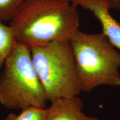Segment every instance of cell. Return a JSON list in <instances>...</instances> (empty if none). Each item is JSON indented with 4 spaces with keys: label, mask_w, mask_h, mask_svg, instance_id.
Segmentation results:
<instances>
[{
    "label": "cell",
    "mask_w": 120,
    "mask_h": 120,
    "mask_svg": "<svg viewBox=\"0 0 120 120\" xmlns=\"http://www.w3.org/2000/svg\"><path fill=\"white\" fill-rule=\"evenodd\" d=\"M80 15L71 2L26 0L10 21L17 42L30 48L69 40L79 29Z\"/></svg>",
    "instance_id": "1"
},
{
    "label": "cell",
    "mask_w": 120,
    "mask_h": 120,
    "mask_svg": "<svg viewBox=\"0 0 120 120\" xmlns=\"http://www.w3.org/2000/svg\"><path fill=\"white\" fill-rule=\"evenodd\" d=\"M82 92L102 86L120 87V52L102 33L79 29L69 39Z\"/></svg>",
    "instance_id": "2"
},
{
    "label": "cell",
    "mask_w": 120,
    "mask_h": 120,
    "mask_svg": "<svg viewBox=\"0 0 120 120\" xmlns=\"http://www.w3.org/2000/svg\"><path fill=\"white\" fill-rule=\"evenodd\" d=\"M49 102L37 74L31 49L17 42L0 73V105L7 109L45 108Z\"/></svg>",
    "instance_id": "3"
},
{
    "label": "cell",
    "mask_w": 120,
    "mask_h": 120,
    "mask_svg": "<svg viewBox=\"0 0 120 120\" xmlns=\"http://www.w3.org/2000/svg\"><path fill=\"white\" fill-rule=\"evenodd\" d=\"M34 68L49 102L82 92L69 40L30 48Z\"/></svg>",
    "instance_id": "4"
},
{
    "label": "cell",
    "mask_w": 120,
    "mask_h": 120,
    "mask_svg": "<svg viewBox=\"0 0 120 120\" xmlns=\"http://www.w3.org/2000/svg\"><path fill=\"white\" fill-rule=\"evenodd\" d=\"M71 3L92 14L100 22L102 33L120 52V23L110 13L111 0H72Z\"/></svg>",
    "instance_id": "5"
},
{
    "label": "cell",
    "mask_w": 120,
    "mask_h": 120,
    "mask_svg": "<svg viewBox=\"0 0 120 120\" xmlns=\"http://www.w3.org/2000/svg\"><path fill=\"white\" fill-rule=\"evenodd\" d=\"M83 102L79 96L60 98L50 102L46 107L45 120H100L83 111Z\"/></svg>",
    "instance_id": "6"
},
{
    "label": "cell",
    "mask_w": 120,
    "mask_h": 120,
    "mask_svg": "<svg viewBox=\"0 0 120 120\" xmlns=\"http://www.w3.org/2000/svg\"><path fill=\"white\" fill-rule=\"evenodd\" d=\"M17 42L10 25L0 21V73L9 55Z\"/></svg>",
    "instance_id": "7"
},
{
    "label": "cell",
    "mask_w": 120,
    "mask_h": 120,
    "mask_svg": "<svg viewBox=\"0 0 120 120\" xmlns=\"http://www.w3.org/2000/svg\"><path fill=\"white\" fill-rule=\"evenodd\" d=\"M46 107L31 106L21 109L19 114L9 113L3 120H45Z\"/></svg>",
    "instance_id": "8"
},
{
    "label": "cell",
    "mask_w": 120,
    "mask_h": 120,
    "mask_svg": "<svg viewBox=\"0 0 120 120\" xmlns=\"http://www.w3.org/2000/svg\"><path fill=\"white\" fill-rule=\"evenodd\" d=\"M26 0H0V21H10Z\"/></svg>",
    "instance_id": "9"
},
{
    "label": "cell",
    "mask_w": 120,
    "mask_h": 120,
    "mask_svg": "<svg viewBox=\"0 0 120 120\" xmlns=\"http://www.w3.org/2000/svg\"><path fill=\"white\" fill-rule=\"evenodd\" d=\"M112 8L117 10L120 12V0H111Z\"/></svg>",
    "instance_id": "10"
},
{
    "label": "cell",
    "mask_w": 120,
    "mask_h": 120,
    "mask_svg": "<svg viewBox=\"0 0 120 120\" xmlns=\"http://www.w3.org/2000/svg\"><path fill=\"white\" fill-rule=\"evenodd\" d=\"M61 1H64V2H71L72 0H61Z\"/></svg>",
    "instance_id": "11"
}]
</instances>
